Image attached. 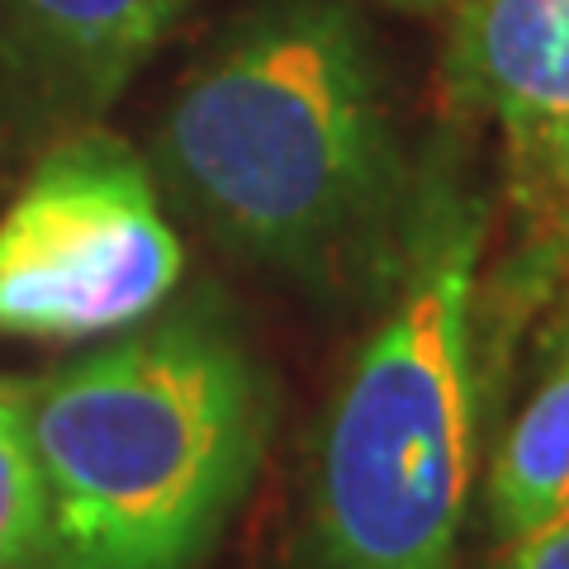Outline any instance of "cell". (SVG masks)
I'll use <instances>...</instances> for the list:
<instances>
[{
  "label": "cell",
  "mask_w": 569,
  "mask_h": 569,
  "mask_svg": "<svg viewBox=\"0 0 569 569\" xmlns=\"http://www.w3.org/2000/svg\"><path fill=\"white\" fill-rule=\"evenodd\" d=\"M148 171L213 247L328 305H376L418 194L351 0L238 14L176 86Z\"/></svg>",
  "instance_id": "6da1fadb"
},
{
  "label": "cell",
  "mask_w": 569,
  "mask_h": 569,
  "mask_svg": "<svg viewBox=\"0 0 569 569\" xmlns=\"http://www.w3.org/2000/svg\"><path fill=\"white\" fill-rule=\"evenodd\" d=\"M271 380L213 295L24 385L39 569H200L271 441Z\"/></svg>",
  "instance_id": "7a4b0ae2"
},
{
  "label": "cell",
  "mask_w": 569,
  "mask_h": 569,
  "mask_svg": "<svg viewBox=\"0 0 569 569\" xmlns=\"http://www.w3.org/2000/svg\"><path fill=\"white\" fill-rule=\"evenodd\" d=\"M489 204L456 129L422 157L408 238L376 323L318 422L309 479L313 569H451L485 418L479 261Z\"/></svg>",
  "instance_id": "3957f363"
},
{
  "label": "cell",
  "mask_w": 569,
  "mask_h": 569,
  "mask_svg": "<svg viewBox=\"0 0 569 569\" xmlns=\"http://www.w3.org/2000/svg\"><path fill=\"white\" fill-rule=\"evenodd\" d=\"M186 252L148 162L110 129H81L33 157L0 213V332L96 337L157 313Z\"/></svg>",
  "instance_id": "277c9868"
},
{
  "label": "cell",
  "mask_w": 569,
  "mask_h": 569,
  "mask_svg": "<svg viewBox=\"0 0 569 569\" xmlns=\"http://www.w3.org/2000/svg\"><path fill=\"white\" fill-rule=\"evenodd\" d=\"M194 0H0V162L110 114Z\"/></svg>",
  "instance_id": "5b68a950"
},
{
  "label": "cell",
  "mask_w": 569,
  "mask_h": 569,
  "mask_svg": "<svg viewBox=\"0 0 569 569\" xmlns=\"http://www.w3.org/2000/svg\"><path fill=\"white\" fill-rule=\"evenodd\" d=\"M437 91L451 129L498 123L508 194L569 142V0H451Z\"/></svg>",
  "instance_id": "8992f818"
},
{
  "label": "cell",
  "mask_w": 569,
  "mask_h": 569,
  "mask_svg": "<svg viewBox=\"0 0 569 569\" xmlns=\"http://www.w3.org/2000/svg\"><path fill=\"white\" fill-rule=\"evenodd\" d=\"M512 200V252L493 271L479 276V366L485 385L503 376V361L527 313L546 309L569 280V142L522 186Z\"/></svg>",
  "instance_id": "52a82bcc"
},
{
  "label": "cell",
  "mask_w": 569,
  "mask_h": 569,
  "mask_svg": "<svg viewBox=\"0 0 569 569\" xmlns=\"http://www.w3.org/2000/svg\"><path fill=\"white\" fill-rule=\"evenodd\" d=\"M569 503V309L550 323V361L537 395L512 418L489 470V527L512 541Z\"/></svg>",
  "instance_id": "ba28073f"
},
{
  "label": "cell",
  "mask_w": 569,
  "mask_h": 569,
  "mask_svg": "<svg viewBox=\"0 0 569 569\" xmlns=\"http://www.w3.org/2000/svg\"><path fill=\"white\" fill-rule=\"evenodd\" d=\"M43 493L24 437V385L0 380V569H39Z\"/></svg>",
  "instance_id": "9c48e42d"
},
{
  "label": "cell",
  "mask_w": 569,
  "mask_h": 569,
  "mask_svg": "<svg viewBox=\"0 0 569 569\" xmlns=\"http://www.w3.org/2000/svg\"><path fill=\"white\" fill-rule=\"evenodd\" d=\"M493 569H569V503L522 537H512Z\"/></svg>",
  "instance_id": "30bf717a"
},
{
  "label": "cell",
  "mask_w": 569,
  "mask_h": 569,
  "mask_svg": "<svg viewBox=\"0 0 569 569\" xmlns=\"http://www.w3.org/2000/svg\"><path fill=\"white\" fill-rule=\"evenodd\" d=\"M389 10H408V14H432V10H447L451 0H380Z\"/></svg>",
  "instance_id": "8fae6325"
},
{
  "label": "cell",
  "mask_w": 569,
  "mask_h": 569,
  "mask_svg": "<svg viewBox=\"0 0 569 569\" xmlns=\"http://www.w3.org/2000/svg\"><path fill=\"white\" fill-rule=\"evenodd\" d=\"M556 309H569V280H565V290L556 295Z\"/></svg>",
  "instance_id": "7c38bea8"
}]
</instances>
